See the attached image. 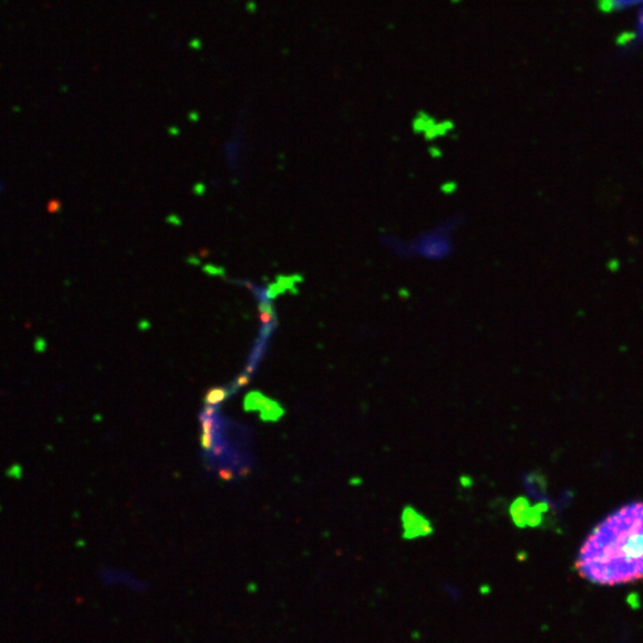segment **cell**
I'll return each mask as SVG.
<instances>
[{
  "mask_svg": "<svg viewBox=\"0 0 643 643\" xmlns=\"http://www.w3.org/2000/svg\"><path fill=\"white\" fill-rule=\"evenodd\" d=\"M635 0H599V6L604 11H609L616 8H622L625 5L632 4Z\"/></svg>",
  "mask_w": 643,
  "mask_h": 643,
  "instance_id": "cell-3",
  "label": "cell"
},
{
  "mask_svg": "<svg viewBox=\"0 0 643 643\" xmlns=\"http://www.w3.org/2000/svg\"><path fill=\"white\" fill-rule=\"evenodd\" d=\"M402 521L405 538H416L433 534L431 523L410 506L405 508L402 512Z\"/></svg>",
  "mask_w": 643,
  "mask_h": 643,
  "instance_id": "cell-2",
  "label": "cell"
},
{
  "mask_svg": "<svg viewBox=\"0 0 643 643\" xmlns=\"http://www.w3.org/2000/svg\"><path fill=\"white\" fill-rule=\"evenodd\" d=\"M524 509H526V504H524V500L523 499L517 500V502L512 505V517H514L515 522L517 523L519 526V524H521V526L523 524V516L524 515H522V514Z\"/></svg>",
  "mask_w": 643,
  "mask_h": 643,
  "instance_id": "cell-4",
  "label": "cell"
},
{
  "mask_svg": "<svg viewBox=\"0 0 643 643\" xmlns=\"http://www.w3.org/2000/svg\"><path fill=\"white\" fill-rule=\"evenodd\" d=\"M577 569L591 583L616 586L643 579V503L617 510L584 543Z\"/></svg>",
  "mask_w": 643,
  "mask_h": 643,
  "instance_id": "cell-1",
  "label": "cell"
}]
</instances>
